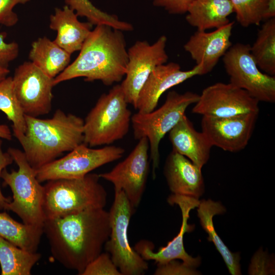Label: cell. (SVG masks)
Listing matches in <instances>:
<instances>
[{
	"instance_id": "cell-15",
	"label": "cell",
	"mask_w": 275,
	"mask_h": 275,
	"mask_svg": "<svg viewBox=\"0 0 275 275\" xmlns=\"http://www.w3.org/2000/svg\"><path fill=\"white\" fill-rule=\"evenodd\" d=\"M259 113H248L229 117L203 116L202 131L212 146L237 152L248 144Z\"/></svg>"
},
{
	"instance_id": "cell-32",
	"label": "cell",
	"mask_w": 275,
	"mask_h": 275,
	"mask_svg": "<svg viewBox=\"0 0 275 275\" xmlns=\"http://www.w3.org/2000/svg\"><path fill=\"white\" fill-rule=\"evenodd\" d=\"M268 254L260 249L252 258L249 269L250 274H274V261Z\"/></svg>"
},
{
	"instance_id": "cell-35",
	"label": "cell",
	"mask_w": 275,
	"mask_h": 275,
	"mask_svg": "<svg viewBox=\"0 0 275 275\" xmlns=\"http://www.w3.org/2000/svg\"><path fill=\"white\" fill-rule=\"evenodd\" d=\"M5 35L0 34V67L8 68V64L18 56L19 49L17 43L5 42Z\"/></svg>"
},
{
	"instance_id": "cell-5",
	"label": "cell",
	"mask_w": 275,
	"mask_h": 275,
	"mask_svg": "<svg viewBox=\"0 0 275 275\" xmlns=\"http://www.w3.org/2000/svg\"><path fill=\"white\" fill-rule=\"evenodd\" d=\"M128 104L120 85L102 94L84 120V143L106 146L124 138L132 117Z\"/></svg>"
},
{
	"instance_id": "cell-18",
	"label": "cell",
	"mask_w": 275,
	"mask_h": 275,
	"mask_svg": "<svg viewBox=\"0 0 275 275\" xmlns=\"http://www.w3.org/2000/svg\"><path fill=\"white\" fill-rule=\"evenodd\" d=\"M234 22H229L211 32L197 30L184 45L196 65H201L203 75L210 72L232 46L230 37Z\"/></svg>"
},
{
	"instance_id": "cell-22",
	"label": "cell",
	"mask_w": 275,
	"mask_h": 275,
	"mask_svg": "<svg viewBox=\"0 0 275 275\" xmlns=\"http://www.w3.org/2000/svg\"><path fill=\"white\" fill-rule=\"evenodd\" d=\"M234 12L230 0H194L189 5L186 21L197 30L218 29L228 24Z\"/></svg>"
},
{
	"instance_id": "cell-38",
	"label": "cell",
	"mask_w": 275,
	"mask_h": 275,
	"mask_svg": "<svg viewBox=\"0 0 275 275\" xmlns=\"http://www.w3.org/2000/svg\"><path fill=\"white\" fill-rule=\"evenodd\" d=\"M275 18V0H267L263 15V20Z\"/></svg>"
},
{
	"instance_id": "cell-7",
	"label": "cell",
	"mask_w": 275,
	"mask_h": 275,
	"mask_svg": "<svg viewBox=\"0 0 275 275\" xmlns=\"http://www.w3.org/2000/svg\"><path fill=\"white\" fill-rule=\"evenodd\" d=\"M7 152L18 167L10 172L5 168L1 173L4 185L9 186L13 194L8 210L16 213L25 224L43 227L45 219L42 209L43 186L23 151L10 147Z\"/></svg>"
},
{
	"instance_id": "cell-20",
	"label": "cell",
	"mask_w": 275,
	"mask_h": 275,
	"mask_svg": "<svg viewBox=\"0 0 275 275\" xmlns=\"http://www.w3.org/2000/svg\"><path fill=\"white\" fill-rule=\"evenodd\" d=\"M169 139L173 150L187 157L200 168L208 161L213 146L202 131L195 129L185 115L169 132Z\"/></svg>"
},
{
	"instance_id": "cell-40",
	"label": "cell",
	"mask_w": 275,
	"mask_h": 275,
	"mask_svg": "<svg viewBox=\"0 0 275 275\" xmlns=\"http://www.w3.org/2000/svg\"><path fill=\"white\" fill-rule=\"evenodd\" d=\"M9 72L7 67H0V81L7 77Z\"/></svg>"
},
{
	"instance_id": "cell-25",
	"label": "cell",
	"mask_w": 275,
	"mask_h": 275,
	"mask_svg": "<svg viewBox=\"0 0 275 275\" xmlns=\"http://www.w3.org/2000/svg\"><path fill=\"white\" fill-rule=\"evenodd\" d=\"M43 234V227L20 223L7 212H0V236L18 247L36 252Z\"/></svg>"
},
{
	"instance_id": "cell-37",
	"label": "cell",
	"mask_w": 275,
	"mask_h": 275,
	"mask_svg": "<svg viewBox=\"0 0 275 275\" xmlns=\"http://www.w3.org/2000/svg\"><path fill=\"white\" fill-rule=\"evenodd\" d=\"M2 141L0 139V179L2 171L7 166L13 163V159L11 155L8 152H5L2 149ZM11 200L3 194L0 186V210H7Z\"/></svg>"
},
{
	"instance_id": "cell-2",
	"label": "cell",
	"mask_w": 275,
	"mask_h": 275,
	"mask_svg": "<svg viewBox=\"0 0 275 275\" xmlns=\"http://www.w3.org/2000/svg\"><path fill=\"white\" fill-rule=\"evenodd\" d=\"M128 63L123 31L106 24L96 25L84 43L75 60L53 79L54 86L75 78L100 80L111 86L121 81Z\"/></svg>"
},
{
	"instance_id": "cell-26",
	"label": "cell",
	"mask_w": 275,
	"mask_h": 275,
	"mask_svg": "<svg viewBox=\"0 0 275 275\" xmlns=\"http://www.w3.org/2000/svg\"><path fill=\"white\" fill-rule=\"evenodd\" d=\"M41 254L17 246L0 236V266L2 275H30Z\"/></svg>"
},
{
	"instance_id": "cell-12",
	"label": "cell",
	"mask_w": 275,
	"mask_h": 275,
	"mask_svg": "<svg viewBox=\"0 0 275 275\" xmlns=\"http://www.w3.org/2000/svg\"><path fill=\"white\" fill-rule=\"evenodd\" d=\"M12 81L15 94L25 115L38 117L50 112L53 78L30 61L15 69Z\"/></svg>"
},
{
	"instance_id": "cell-21",
	"label": "cell",
	"mask_w": 275,
	"mask_h": 275,
	"mask_svg": "<svg viewBox=\"0 0 275 275\" xmlns=\"http://www.w3.org/2000/svg\"><path fill=\"white\" fill-rule=\"evenodd\" d=\"M76 13L68 6L56 8L49 17V28L57 32L53 41L70 54L79 51L92 31L93 25L78 19Z\"/></svg>"
},
{
	"instance_id": "cell-14",
	"label": "cell",
	"mask_w": 275,
	"mask_h": 275,
	"mask_svg": "<svg viewBox=\"0 0 275 275\" xmlns=\"http://www.w3.org/2000/svg\"><path fill=\"white\" fill-rule=\"evenodd\" d=\"M259 102L246 91L230 82H217L203 90L192 112L215 117L259 113Z\"/></svg>"
},
{
	"instance_id": "cell-6",
	"label": "cell",
	"mask_w": 275,
	"mask_h": 275,
	"mask_svg": "<svg viewBox=\"0 0 275 275\" xmlns=\"http://www.w3.org/2000/svg\"><path fill=\"white\" fill-rule=\"evenodd\" d=\"M199 98V95L190 91L180 94L171 91L158 108L148 113L137 112L132 116L131 123L134 138L139 140L146 138L148 140L153 179L159 164L161 140L185 115L187 107L196 103Z\"/></svg>"
},
{
	"instance_id": "cell-10",
	"label": "cell",
	"mask_w": 275,
	"mask_h": 275,
	"mask_svg": "<svg viewBox=\"0 0 275 275\" xmlns=\"http://www.w3.org/2000/svg\"><path fill=\"white\" fill-rule=\"evenodd\" d=\"M223 61L230 83L259 102H275V76L261 71L251 54L250 45H232L223 57Z\"/></svg>"
},
{
	"instance_id": "cell-11",
	"label": "cell",
	"mask_w": 275,
	"mask_h": 275,
	"mask_svg": "<svg viewBox=\"0 0 275 275\" xmlns=\"http://www.w3.org/2000/svg\"><path fill=\"white\" fill-rule=\"evenodd\" d=\"M167 38L159 37L153 44L137 41L127 50L128 63L125 78L120 84L125 99L135 108L139 93L153 70L166 64Z\"/></svg>"
},
{
	"instance_id": "cell-31",
	"label": "cell",
	"mask_w": 275,
	"mask_h": 275,
	"mask_svg": "<svg viewBox=\"0 0 275 275\" xmlns=\"http://www.w3.org/2000/svg\"><path fill=\"white\" fill-rule=\"evenodd\" d=\"M81 275H122L107 253H101L86 267Z\"/></svg>"
},
{
	"instance_id": "cell-33",
	"label": "cell",
	"mask_w": 275,
	"mask_h": 275,
	"mask_svg": "<svg viewBox=\"0 0 275 275\" xmlns=\"http://www.w3.org/2000/svg\"><path fill=\"white\" fill-rule=\"evenodd\" d=\"M31 0H0V24L7 27L15 25L18 21L13 8L18 4H24Z\"/></svg>"
},
{
	"instance_id": "cell-29",
	"label": "cell",
	"mask_w": 275,
	"mask_h": 275,
	"mask_svg": "<svg viewBox=\"0 0 275 275\" xmlns=\"http://www.w3.org/2000/svg\"><path fill=\"white\" fill-rule=\"evenodd\" d=\"M66 5L78 16L84 17L92 25L106 24L122 31H131L130 23L119 20L116 15L109 14L96 8L89 0H64Z\"/></svg>"
},
{
	"instance_id": "cell-23",
	"label": "cell",
	"mask_w": 275,
	"mask_h": 275,
	"mask_svg": "<svg viewBox=\"0 0 275 275\" xmlns=\"http://www.w3.org/2000/svg\"><path fill=\"white\" fill-rule=\"evenodd\" d=\"M71 55L46 37L38 38L31 45L30 61L52 78L70 64Z\"/></svg>"
},
{
	"instance_id": "cell-27",
	"label": "cell",
	"mask_w": 275,
	"mask_h": 275,
	"mask_svg": "<svg viewBox=\"0 0 275 275\" xmlns=\"http://www.w3.org/2000/svg\"><path fill=\"white\" fill-rule=\"evenodd\" d=\"M251 53L260 70L275 75V18L266 20L262 24L251 46Z\"/></svg>"
},
{
	"instance_id": "cell-30",
	"label": "cell",
	"mask_w": 275,
	"mask_h": 275,
	"mask_svg": "<svg viewBox=\"0 0 275 275\" xmlns=\"http://www.w3.org/2000/svg\"><path fill=\"white\" fill-rule=\"evenodd\" d=\"M233 5L236 19L243 27L259 25L263 21V15L267 0H230Z\"/></svg>"
},
{
	"instance_id": "cell-9",
	"label": "cell",
	"mask_w": 275,
	"mask_h": 275,
	"mask_svg": "<svg viewBox=\"0 0 275 275\" xmlns=\"http://www.w3.org/2000/svg\"><path fill=\"white\" fill-rule=\"evenodd\" d=\"M125 149L106 145L91 148L84 143L64 157L56 159L36 170L38 181L42 183L59 179H73L85 176L94 170L121 158Z\"/></svg>"
},
{
	"instance_id": "cell-34",
	"label": "cell",
	"mask_w": 275,
	"mask_h": 275,
	"mask_svg": "<svg viewBox=\"0 0 275 275\" xmlns=\"http://www.w3.org/2000/svg\"><path fill=\"white\" fill-rule=\"evenodd\" d=\"M198 271L194 268L186 265L183 262L181 263L176 260L157 265L154 274L155 275H174V274H198Z\"/></svg>"
},
{
	"instance_id": "cell-36",
	"label": "cell",
	"mask_w": 275,
	"mask_h": 275,
	"mask_svg": "<svg viewBox=\"0 0 275 275\" xmlns=\"http://www.w3.org/2000/svg\"><path fill=\"white\" fill-rule=\"evenodd\" d=\"M153 5L162 7L171 14H183L187 12L194 0H150Z\"/></svg>"
},
{
	"instance_id": "cell-39",
	"label": "cell",
	"mask_w": 275,
	"mask_h": 275,
	"mask_svg": "<svg viewBox=\"0 0 275 275\" xmlns=\"http://www.w3.org/2000/svg\"><path fill=\"white\" fill-rule=\"evenodd\" d=\"M12 138V134L9 127L7 125L0 124V139L10 141Z\"/></svg>"
},
{
	"instance_id": "cell-24",
	"label": "cell",
	"mask_w": 275,
	"mask_h": 275,
	"mask_svg": "<svg viewBox=\"0 0 275 275\" xmlns=\"http://www.w3.org/2000/svg\"><path fill=\"white\" fill-rule=\"evenodd\" d=\"M198 207V216L203 229L208 235V240L213 243L221 254L229 272L232 275L241 274L239 253H232L229 250L217 234L213 226V216L225 212V207L219 202L210 199L201 201Z\"/></svg>"
},
{
	"instance_id": "cell-4",
	"label": "cell",
	"mask_w": 275,
	"mask_h": 275,
	"mask_svg": "<svg viewBox=\"0 0 275 275\" xmlns=\"http://www.w3.org/2000/svg\"><path fill=\"white\" fill-rule=\"evenodd\" d=\"M100 178L99 174L90 173L80 178L47 181L43 185L42 204L45 218L104 208L107 193L99 182Z\"/></svg>"
},
{
	"instance_id": "cell-17",
	"label": "cell",
	"mask_w": 275,
	"mask_h": 275,
	"mask_svg": "<svg viewBox=\"0 0 275 275\" xmlns=\"http://www.w3.org/2000/svg\"><path fill=\"white\" fill-rule=\"evenodd\" d=\"M201 65L182 71L179 64L170 62L157 66L151 72L141 90L135 109L141 113L155 109L161 96L169 89L196 75H202Z\"/></svg>"
},
{
	"instance_id": "cell-16",
	"label": "cell",
	"mask_w": 275,
	"mask_h": 275,
	"mask_svg": "<svg viewBox=\"0 0 275 275\" xmlns=\"http://www.w3.org/2000/svg\"><path fill=\"white\" fill-rule=\"evenodd\" d=\"M170 205H178L182 213V221L180 232L166 246L153 252V244L147 240H141L135 246L134 250L145 260H154L157 265L163 264L171 260L181 259L187 266L195 268L200 264V258H193L185 251L183 236L186 232H191L194 225L188 224L189 212L197 207L200 202L198 199L180 195L172 194L168 198Z\"/></svg>"
},
{
	"instance_id": "cell-3",
	"label": "cell",
	"mask_w": 275,
	"mask_h": 275,
	"mask_svg": "<svg viewBox=\"0 0 275 275\" xmlns=\"http://www.w3.org/2000/svg\"><path fill=\"white\" fill-rule=\"evenodd\" d=\"M25 119L26 130L18 141L35 170L84 143V120L76 115L58 109L51 118Z\"/></svg>"
},
{
	"instance_id": "cell-8",
	"label": "cell",
	"mask_w": 275,
	"mask_h": 275,
	"mask_svg": "<svg viewBox=\"0 0 275 275\" xmlns=\"http://www.w3.org/2000/svg\"><path fill=\"white\" fill-rule=\"evenodd\" d=\"M125 194L115 190L114 202L109 212L111 233L104 248L122 275L143 274L148 264L129 244L127 230L133 213Z\"/></svg>"
},
{
	"instance_id": "cell-19",
	"label": "cell",
	"mask_w": 275,
	"mask_h": 275,
	"mask_svg": "<svg viewBox=\"0 0 275 275\" xmlns=\"http://www.w3.org/2000/svg\"><path fill=\"white\" fill-rule=\"evenodd\" d=\"M163 173L173 194L198 199L204 193L201 169L173 150L166 159Z\"/></svg>"
},
{
	"instance_id": "cell-28",
	"label": "cell",
	"mask_w": 275,
	"mask_h": 275,
	"mask_svg": "<svg viewBox=\"0 0 275 275\" xmlns=\"http://www.w3.org/2000/svg\"><path fill=\"white\" fill-rule=\"evenodd\" d=\"M0 111L12 123L13 135L19 140L25 133V114L15 94L12 77H6L0 81Z\"/></svg>"
},
{
	"instance_id": "cell-1",
	"label": "cell",
	"mask_w": 275,
	"mask_h": 275,
	"mask_svg": "<svg viewBox=\"0 0 275 275\" xmlns=\"http://www.w3.org/2000/svg\"><path fill=\"white\" fill-rule=\"evenodd\" d=\"M43 230L53 258L81 275L102 253L109 238V212L104 208L92 209L45 219Z\"/></svg>"
},
{
	"instance_id": "cell-13",
	"label": "cell",
	"mask_w": 275,
	"mask_h": 275,
	"mask_svg": "<svg viewBox=\"0 0 275 275\" xmlns=\"http://www.w3.org/2000/svg\"><path fill=\"white\" fill-rule=\"evenodd\" d=\"M149 145L147 138H142L129 155L110 171L99 174L111 182L115 190H122L132 207L136 208L145 191L149 172Z\"/></svg>"
}]
</instances>
